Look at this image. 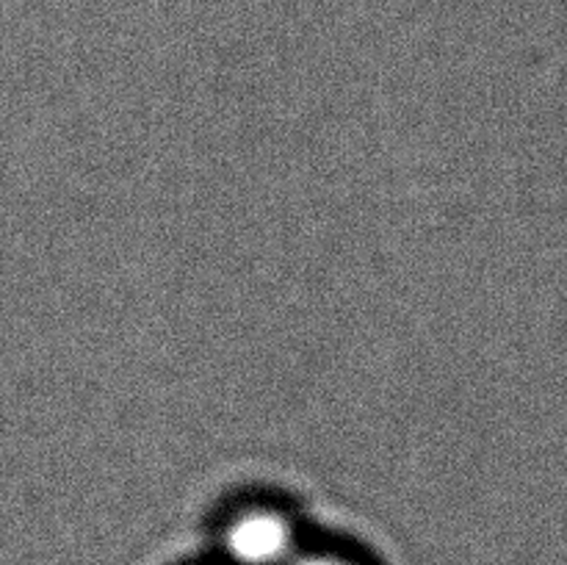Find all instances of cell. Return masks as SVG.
Masks as SVG:
<instances>
[{"instance_id": "1", "label": "cell", "mask_w": 567, "mask_h": 565, "mask_svg": "<svg viewBox=\"0 0 567 565\" xmlns=\"http://www.w3.org/2000/svg\"><path fill=\"white\" fill-rule=\"evenodd\" d=\"M221 543L233 565H291L299 557L297 530L275 507H249L233 515Z\"/></svg>"}, {"instance_id": "2", "label": "cell", "mask_w": 567, "mask_h": 565, "mask_svg": "<svg viewBox=\"0 0 567 565\" xmlns=\"http://www.w3.org/2000/svg\"><path fill=\"white\" fill-rule=\"evenodd\" d=\"M291 565H354V563L347 557H338V554H299Z\"/></svg>"}]
</instances>
